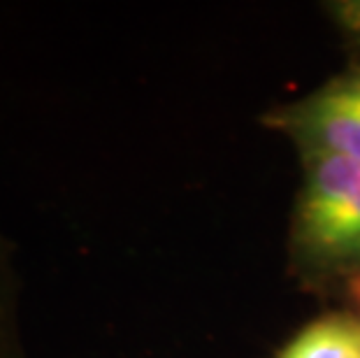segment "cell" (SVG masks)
I'll use <instances>...</instances> for the list:
<instances>
[{
    "instance_id": "6da1fadb",
    "label": "cell",
    "mask_w": 360,
    "mask_h": 358,
    "mask_svg": "<svg viewBox=\"0 0 360 358\" xmlns=\"http://www.w3.org/2000/svg\"><path fill=\"white\" fill-rule=\"evenodd\" d=\"M290 247L304 270L344 275L360 270V163L340 156H302Z\"/></svg>"
},
{
    "instance_id": "7a4b0ae2",
    "label": "cell",
    "mask_w": 360,
    "mask_h": 358,
    "mask_svg": "<svg viewBox=\"0 0 360 358\" xmlns=\"http://www.w3.org/2000/svg\"><path fill=\"white\" fill-rule=\"evenodd\" d=\"M265 126L293 140L302 156H340L360 163V63L300 101L272 110Z\"/></svg>"
},
{
    "instance_id": "3957f363",
    "label": "cell",
    "mask_w": 360,
    "mask_h": 358,
    "mask_svg": "<svg viewBox=\"0 0 360 358\" xmlns=\"http://www.w3.org/2000/svg\"><path fill=\"white\" fill-rule=\"evenodd\" d=\"M277 358H360V319L354 312H333L297 331Z\"/></svg>"
},
{
    "instance_id": "277c9868",
    "label": "cell",
    "mask_w": 360,
    "mask_h": 358,
    "mask_svg": "<svg viewBox=\"0 0 360 358\" xmlns=\"http://www.w3.org/2000/svg\"><path fill=\"white\" fill-rule=\"evenodd\" d=\"M0 358H28L21 326V275L17 247L0 228Z\"/></svg>"
},
{
    "instance_id": "5b68a950",
    "label": "cell",
    "mask_w": 360,
    "mask_h": 358,
    "mask_svg": "<svg viewBox=\"0 0 360 358\" xmlns=\"http://www.w3.org/2000/svg\"><path fill=\"white\" fill-rule=\"evenodd\" d=\"M333 14L340 28L360 47V0H342L333 5Z\"/></svg>"
},
{
    "instance_id": "8992f818",
    "label": "cell",
    "mask_w": 360,
    "mask_h": 358,
    "mask_svg": "<svg viewBox=\"0 0 360 358\" xmlns=\"http://www.w3.org/2000/svg\"><path fill=\"white\" fill-rule=\"evenodd\" d=\"M347 295L351 305H354V314L360 319V270L351 272L347 277Z\"/></svg>"
}]
</instances>
